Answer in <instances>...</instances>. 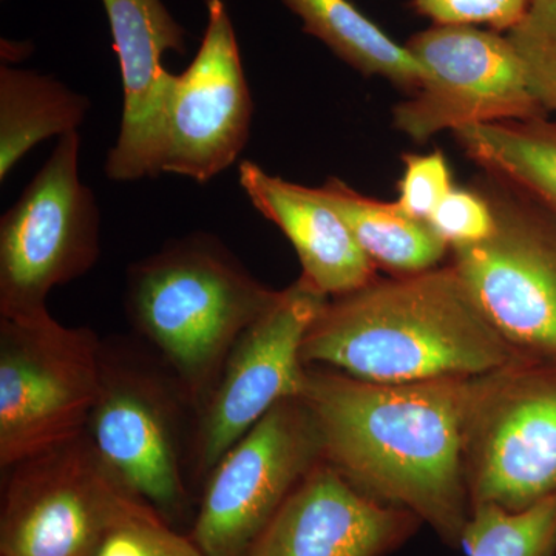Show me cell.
<instances>
[{
    "label": "cell",
    "instance_id": "1",
    "mask_svg": "<svg viewBox=\"0 0 556 556\" xmlns=\"http://www.w3.org/2000/svg\"><path fill=\"white\" fill-rule=\"evenodd\" d=\"M517 367L408 383L308 371L302 397L316 417L325 463L455 544L471 515L466 468L475 424Z\"/></svg>",
    "mask_w": 556,
    "mask_h": 556
},
{
    "label": "cell",
    "instance_id": "2",
    "mask_svg": "<svg viewBox=\"0 0 556 556\" xmlns=\"http://www.w3.org/2000/svg\"><path fill=\"white\" fill-rule=\"evenodd\" d=\"M302 357L375 383L470 378L515 367L517 354L453 266L372 280L328 299Z\"/></svg>",
    "mask_w": 556,
    "mask_h": 556
},
{
    "label": "cell",
    "instance_id": "3",
    "mask_svg": "<svg viewBox=\"0 0 556 556\" xmlns=\"http://www.w3.org/2000/svg\"><path fill=\"white\" fill-rule=\"evenodd\" d=\"M277 295L206 232L172 241L127 273L131 324L155 348L197 412L241 332Z\"/></svg>",
    "mask_w": 556,
    "mask_h": 556
},
{
    "label": "cell",
    "instance_id": "4",
    "mask_svg": "<svg viewBox=\"0 0 556 556\" xmlns=\"http://www.w3.org/2000/svg\"><path fill=\"white\" fill-rule=\"evenodd\" d=\"M188 409L197 413L164 365L160 369L130 350L102 345L100 390L87 434L116 478L167 522L188 507Z\"/></svg>",
    "mask_w": 556,
    "mask_h": 556
},
{
    "label": "cell",
    "instance_id": "5",
    "mask_svg": "<svg viewBox=\"0 0 556 556\" xmlns=\"http://www.w3.org/2000/svg\"><path fill=\"white\" fill-rule=\"evenodd\" d=\"M3 473L0 556H91L113 529L155 511L110 470L86 430Z\"/></svg>",
    "mask_w": 556,
    "mask_h": 556
},
{
    "label": "cell",
    "instance_id": "6",
    "mask_svg": "<svg viewBox=\"0 0 556 556\" xmlns=\"http://www.w3.org/2000/svg\"><path fill=\"white\" fill-rule=\"evenodd\" d=\"M79 131L58 139L49 160L0 218V316H47L51 289L100 258V207L79 178Z\"/></svg>",
    "mask_w": 556,
    "mask_h": 556
},
{
    "label": "cell",
    "instance_id": "7",
    "mask_svg": "<svg viewBox=\"0 0 556 556\" xmlns=\"http://www.w3.org/2000/svg\"><path fill=\"white\" fill-rule=\"evenodd\" d=\"M102 343L50 314L0 317V466L78 437L101 382Z\"/></svg>",
    "mask_w": 556,
    "mask_h": 556
},
{
    "label": "cell",
    "instance_id": "8",
    "mask_svg": "<svg viewBox=\"0 0 556 556\" xmlns=\"http://www.w3.org/2000/svg\"><path fill=\"white\" fill-rule=\"evenodd\" d=\"M324 463L303 397L278 402L207 475L190 540L206 556H248L289 495Z\"/></svg>",
    "mask_w": 556,
    "mask_h": 556
},
{
    "label": "cell",
    "instance_id": "9",
    "mask_svg": "<svg viewBox=\"0 0 556 556\" xmlns=\"http://www.w3.org/2000/svg\"><path fill=\"white\" fill-rule=\"evenodd\" d=\"M405 47L426 72L413 97L393 110L394 127L413 141L482 124L548 118L507 35L434 24Z\"/></svg>",
    "mask_w": 556,
    "mask_h": 556
},
{
    "label": "cell",
    "instance_id": "10",
    "mask_svg": "<svg viewBox=\"0 0 556 556\" xmlns=\"http://www.w3.org/2000/svg\"><path fill=\"white\" fill-rule=\"evenodd\" d=\"M328 299L300 277L278 291L276 302L241 332L197 412L190 473L207 478L274 405L302 396L308 376L303 342Z\"/></svg>",
    "mask_w": 556,
    "mask_h": 556
},
{
    "label": "cell",
    "instance_id": "11",
    "mask_svg": "<svg viewBox=\"0 0 556 556\" xmlns=\"http://www.w3.org/2000/svg\"><path fill=\"white\" fill-rule=\"evenodd\" d=\"M486 199L495 232L452 248L453 268L511 346L556 356V217L508 186Z\"/></svg>",
    "mask_w": 556,
    "mask_h": 556
},
{
    "label": "cell",
    "instance_id": "12",
    "mask_svg": "<svg viewBox=\"0 0 556 556\" xmlns=\"http://www.w3.org/2000/svg\"><path fill=\"white\" fill-rule=\"evenodd\" d=\"M199 53L174 76L164 121L163 174L211 181L232 166L251 135L254 101L228 7L206 0Z\"/></svg>",
    "mask_w": 556,
    "mask_h": 556
},
{
    "label": "cell",
    "instance_id": "13",
    "mask_svg": "<svg viewBox=\"0 0 556 556\" xmlns=\"http://www.w3.org/2000/svg\"><path fill=\"white\" fill-rule=\"evenodd\" d=\"M471 507L518 511L556 493V378L511 369L482 408L467 453Z\"/></svg>",
    "mask_w": 556,
    "mask_h": 556
},
{
    "label": "cell",
    "instance_id": "14",
    "mask_svg": "<svg viewBox=\"0 0 556 556\" xmlns=\"http://www.w3.org/2000/svg\"><path fill=\"white\" fill-rule=\"evenodd\" d=\"M101 2L124 89L118 139L105 160V175L118 182L155 178L163 174L164 121L175 76L163 67V56L186 53V31L163 0Z\"/></svg>",
    "mask_w": 556,
    "mask_h": 556
},
{
    "label": "cell",
    "instance_id": "15",
    "mask_svg": "<svg viewBox=\"0 0 556 556\" xmlns=\"http://www.w3.org/2000/svg\"><path fill=\"white\" fill-rule=\"evenodd\" d=\"M419 521L365 495L329 464H318L270 519L248 556H382Z\"/></svg>",
    "mask_w": 556,
    "mask_h": 556
},
{
    "label": "cell",
    "instance_id": "16",
    "mask_svg": "<svg viewBox=\"0 0 556 556\" xmlns=\"http://www.w3.org/2000/svg\"><path fill=\"white\" fill-rule=\"evenodd\" d=\"M239 179L252 206L291 241L302 278L321 294L338 298L376 280L375 263L316 188L270 175L252 161H241Z\"/></svg>",
    "mask_w": 556,
    "mask_h": 556
},
{
    "label": "cell",
    "instance_id": "17",
    "mask_svg": "<svg viewBox=\"0 0 556 556\" xmlns=\"http://www.w3.org/2000/svg\"><path fill=\"white\" fill-rule=\"evenodd\" d=\"M316 192L376 266L408 276L437 268L447 252L448 244L427 222L409 217L397 203L371 199L339 178H328Z\"/></svg>",
    "mask_w": 556,
    "mask_h": 556
},
{
    "label": "cell",
    "instance_id": "18",
    "mask_svg": "<svg viewBox=\"0 0 556 556\" xmlns=\"http://www.w3.org/2000/svg\"><path fill=\"white\" fill-rule=\"evenodd\" d=\"M90 101L50 75L0 68V181L39 142L78 131Z\"/></svg>",
    "mask_w": 556,
    "mask_h": 556
},
{
    "label": "cell",
    "instance_id": "19",
    "mask_svg": "<svg viewBox=\"0 0 556 556\" xmlns=\"http://www.w3.org/2000/svg\"><path fill=\"white\" fill-rule=\"evenodd\" d=\"M460 148L495 181L556 217V123L504 121L455 131Z\"/></svg>",
    "mask_w": 556,
    "mask_h": 556
},
{
    "label": "cell",
    "instance_id": "20",
    "mask_svg": "<svg viewBox=\"0 0 556 556\" xmlns=\"http://www.w3.org/2000/svg\"><path fill=\"white\" fill-rule=\"evenodd\" d=\"M298 14L303 31L325 43L339 60L364 76H380L415 91L422 83V65L407 47L390 38L350 0H283Z\"/></svg>",
    "mask_w": 556,
    "mask_h": 556
},
{
    "label": "cell",
    "instance_id": "21",
    "mask_svg": "<svg viewBox=\"0 0 556 556\" xmlns=\"http://www.w3.org/2000/svg\"><path fill=\"white\" fill-rule=\"evenodd\" d=\"M463 543L468 556H555L556 493L518 511L477 504Z\"/></svg>",
    "mask_w": 556,
    "mask_h": 556
},
{
    "label": "cell",
    "instance_id": "22",
    "mask_svg": "<svg viewBox=\"0 0 556 556\" xmlns=\"http://www.w3.org/2000/svg\"><path fill=\"white\" fill-rule=\"evenodd\" d=\"M506 35L532 93L556 123V0H530L525 17Z\"/></svg>",
    "mask_w": 556,
    "mask_h": 556
},
{
    "label": "cell",
    "instance_id": "23",
    "mask_svg": "<svg viewBox=\"0 0 556 556\" xmlns=\"http://www.w3.org/2000/svg\"><path fill=\"white\" fill-rule=\"evenodd\" d=\"M91 556H206L190 536L179 535L156 511L113 529Z\"/></svg>",
    "mask_w": 556,
    "mask_h": 556
},
{
    "label": "cell",
    "instance_id": "24",
    "mask_svg": "<svg viewBox=\"0 0 556 556\" xmlns=\"http://www.w3.org/2000/svg\"><path fill=\"white\" fill-rule=\"evenodd\" d=\"M427 223L448 248L479 243L496 229L495 211L486 195L457 188L441 201Z\"/></svg>",
    "mask_w": 556,
    "mask_h": 556
},
{
    "label": "cell",
    "instance_id": "25",
    "mask_svg": "<svg viewBox=\"0 0 556 556\" xmlns=\"http://www.w3.org/2000/svg\"><path fill=\"white\" fill-rule=\"evenodd\" d=\"M404 164L396 203L409 217L427 222L434 208L455 188L447 159L444 152L434 150L426 155H405Z\"/></svg>",
    "mask_w": 556,
    "mask_h": 556
},
{
    "label": "cell",
    "instance_id": "26",
    "mask_svg": "<svg viewBox=\"0 0 556 556\" xmlns=\"http://www.w3.org/2000/svg\"><path fill=\"white\" fill-rule=\"evenodd\" d=\"M417 13L438 25H486L508 33L525 17L530 0H413Z\"/></svg>",
    "mask_w": 556,
    "mask_h": 556
}]
</instances>
